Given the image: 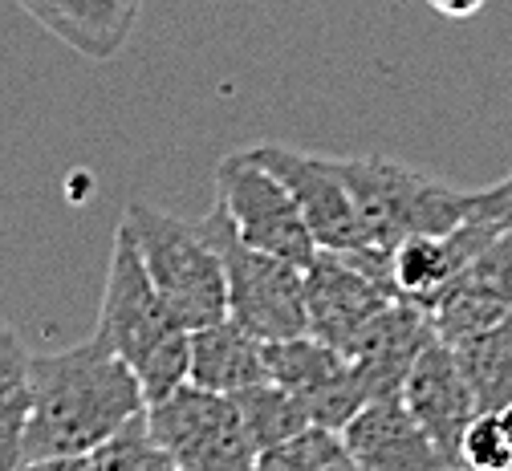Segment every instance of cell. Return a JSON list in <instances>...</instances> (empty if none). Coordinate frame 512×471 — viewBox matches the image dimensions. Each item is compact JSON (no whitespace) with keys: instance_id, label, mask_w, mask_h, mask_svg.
Here are the masks:
<instances>
[{"instance_id":"obj_1","label":"cell","mask_w":512,"mask_h":471,"mask_svg":"<svg viewBox=\"0 0 512 471\" xmlns=\"http://www.w3.org/2000/svg\"><path fill=\"white\" fill-rule=\"evenodd\" d=\"M143 411L135 370L98 333L70 350L33 354L21 467H70Z\"/></svg>"},{"instance_id":"obj_2","label":"cell","mask_w":512,"mask_h":471,"mask_svg":"<svg viewBox=\"0 0 512 471\" xmlns=\"http://www.w3.org/2000/svg\"><path fill=\"white\" fill-rule=\"evenodd\" d=\"M94 333L135 370L147 402H159L187 382L191 329H183L159 301L126 224H118L114 232Z\"/></svg>"},{"instance_id":"obj_3","label":"cell","mask_w":512,"mask_h":471,"mask_svg":"<svg viewBox=\"0 0 512 471\" xmlns=\"http://www.w3.org/2000/svg\"><path fill=\"white\" fill-rule=\"evenodd\" d=\"M122 224L135 236V248L143 256V268L159 301L183 329H200L208 321L228 317L224 260L200 224L159 212L143 204V199L126 204Z\"/></svg>"},{"instance_id":"obj_4","label":"cell","mask_w":512,"mask_h":471,"mask_svg":"<svg viewBox=\"0 0 512 471\" xmlns=\"http://www.w3.org/2000/svg\"><path fill=\"white\" fill-rule=\"evenodd\" d=\"M342 175L366 244L395 248L415 232H452L468 220V191L399 159L354 155L342 159Z\"/></svg>"},{"instance_id":"obj_5","label":"cell","mask_w":512,"mask_h":471,"mask_svg":"<svg viewBox=\"0 0 512 471\" xmlns=\"http://www.w3.org/2000/svg\"><path fill=\"white\" fill-rule=\"evenodd\" d=\"M204 236L216 244L224 260V285H228V317L248 329L256 342H281L309 333L305 317V268L261 252L236 236L224 208L216 204L200 220Z\"/></svg>"},{"instance_id":"obj_6","label":"cell","mask_w":512,"mask_h":471,"mask_svg":"<svg viewBox=\"0 0 512 471\" xmlns=\"http://www.w3.org/2000/svg\"><path fill=\"white\" fill-rule=\"evenodd\" d=\"M391 301H399V289L391 281V248L382 244L317 248L305 264L309 333L342 354Z\"/></svg>"},{"instance_id":"obj_7","label":"cell","mask_w":512,"mask_h":471,"mask_svg":"<svg viewBox=\"0 0 512 471\" xmlns=\"http://www.w3.org/2000/svg\"><path fill=\"white\" fill-rule=\"evenodd\" d=\"M147 431L175 471H248L256 451L244 435L232 394L183 382L159 402H147Z\"/></svg>"},{"instance_id":"obj_8","label":"cell","mask_w":512,"mask_h":471,"mask_svg":"<svg viewBox=\"0 0 512 471\" xmlns=\"http://www.w3.org/2000/svg\"><path fill=\"white\" fill-rule=\"evenodd\" d=\"M216 204L224 208L236 236L261 252H273L293 264H309L317 252V240L293 204L289 187L248 151H232L216 167Z\"/></svg>"},{"instance_id":"obj_9","label":"cell","mask_w":512,"mask_h":471,"mask_svg":"<svg viewBox=\"0 0 512 471\" xmlns=\"http://www.w3.org/2000/svg\"><path fill=\"white\" fill-rule=\"evenodd\" d=\"M256 163H265L293 195V204L301 208L317 248H354L366 244L362 240V224H358V208L354 195L346 187L342 175V159L330 155H309L285 143H256L244 147Z\"/></svg>"},{"instance_id":"obj_10","label":"cell","mask_w":512,"mask_h":471,"mask_svg":"<svg viewBox=\"0 0 512 471\" xmlns=\"http://www.w3.org/2000/svg\"><path fill=\"white\" fill-rule=\"evenodd\" d=\"M403 402L423 427V435L435 443L443 467H460V439L480 415V407L452 346H443L439 338L423 346V354L403 378Z\"/></svg>"},{"instance_id":"obj_11","label":"cell","mask_w":512,"mask_h":471,"mask_svg":"<svg viewBox=\"0 0 512 471\" xmlns=\"http://www.w3.org/2000/svg\"><path fill=\"white\" fill-rule=\"evenodd\" d=\"M342 443L358 471H431L443 467L435 443L423 435L403 394L370 398L342 427Z\"/></svg>"},{"instance_id":"obj_12","label":"cell","mask_w":512,"mask_h":471,"mask_svg":"<svg viewBox=\"0 0 512 471\" xmlns=\"http://www.w3.org/2000/svg\"><path fill=\"white\" fill-rule=\"evenodd\" d=\"M492 232H496V224L468 216L452 232H415V236L399 240L391 248V281H395L399 297L427 309L464 273L468 260L488 244Z\"/></svg>"},{"instance_id":"obj_13","label":"cell","mask_w":512,"mask_h":471,"mask_svg":"<svg viewBox=\"0 0 512 471\" xmlns=\"http://www.w3.org/2000/svg\"><path fill=\"white\" fill-rule=\"evenodd\" d=\"M435 342V329L427 321V309H419L415 301H391L350 346V362L362 370L366 386L374 398L382 394H403V378L411 370V362L423 354V346Z\"/></svg>"},{"instance_id":"obj_14","label":"cell","mask_w":512,"mask_h":471,"mask_svg":"<svg viewBox=\"0 0 512 471\" xmlns=\"http://www.w3.org/2000/svg\"><path fill=\"white\" fill-rule=\"evenodd\" d=\"M61 45L90 61H110L131 41L143 0H17Z\"/></svg>"},{"instance_id":"obj_15","label":"cell","mask_w":512,"mask_h":471,"mask_svg":"<svg viewBox=\"0 0 512 471\" xmlns=\"http://www.w3.org/2000/svg\"><path fill=\"white\" fill-rule=\"evenodd\" d=\"M187 382L216 390V394H236V390H248L256 382H269L265 342H256L232 317L191 329Z\"/></svg>"},{"instance_id":"obj_16","label":"cell","mask_w":512,"mask_h":471,"mask_svg":"<svg viewBox=\"0 0 512 471\" xmlns=\"http://www.w3.org/2000/svg\"><path fill=\"white\" fill-rule=\"evenodd\" d=\"M452 350L480 411H500L504 402H512V309Z\"/></svg>"},{"instance_id":"obj_17","label":"cell","mask_w":512,"mask_h":471,"mask_svg":"<svg viewBox=\"0 0 512 471\" xmlns=\"http://www.w3.org/2000/svg\"><path fill=\"white\" fill-rule=\"evenodd\" d=\"M29 346L21 333L0 321V471L21 467V435L29 419Z\"/></svg>"},{"instance_id":"obj_18","label":"cell","mask_w":512,"mask_h":471,"mask_svg":"<svg viewBox=\"0 0 512 471\" xmlns=\"http://www.w3.org/2000/svg\"><path fill=\"white\" fill-rule=\"evenodd\" d=\"M236 411H240V423H244V435L252 443V451L261 455L277 443H285L289 435H297L301 427H309V411L297 394H289L285 386H277L273 378L269 382H256L248 390H236L232 394Z\"/></svg>"},{"instance_id":"obj_19","label":"cell","mask_w":512,"mask_h":471,"mask_svg":"<svg viewBox=\"0 0 512 471\" xmlns=\"http://www.w3.org/2000/svg\"><path fill=\"white\" fill-rule=\"evenodd\" d=\"M512 305L496 301L492 293H484L480 285H472L468 277H456L431 305H427V321L435 329V338L443 346H460L468 338H476L480 329L496 325Z\"/></svg>"},{"instance_id":"obj_20","label":"cell","mask_w":512,"mask_h":471,"mask_svg":"<svg viewBox=\"0 0 512 471\" xmlns=\"http://www.w3.org/2000/svg\"><path fill=\"white\" fill-rule=\"evenodd\" d=\"M256 467L261 471H350L354 459L342 443V431L309 423L297 435H289L285 443L256 455Z\"/></svg>"},{"instance_id":"obj_21","label":"cell","mask_w":512,"mask_h":471,"mask_svg":"<svg viewBox=\"0 0 512 471\" xmlns=\"http://www.w3.org/2000/svg\"><path fill=\"white\" fill-rule=\"evenodd\" d=\"M70 467H82V471H175L171 459L155 447V439L147 431V411L135 415L131 423H122L106 443L78 455Z\"/></svg>"},{"instance_id":"obj_22","label":"cell","mask_w":512,"mask_h":471,"mask_svg":"<svg viewBox=\"0 0 512 471\" xmlns=\"http://www.w3.org/2000/svg\"><path fill=\"white\" fill-rule=\"evenodd\" d=\"M460 467H476V471H508L512 467V447L508 435L500 427L496 411H480L464 439H460Z\"/></svg>"},{"instance_id":"obj_23","label":"cell","mask_w":512,"mask_h":471,"mask_svg":"<svg viewBox=\"0 0 512 471\" xmlns=\"http://www.w3.org/2000/svg\"><path fill=\"white\" fill-rule=\"evenodd\" d=\"M460 277H468L472 285H480L496 301L512 305V228H496L488 236V244L468 260V268Z\"/></svg>"},{"instance_id":"obj_24","label":"cell","mask_w":512,"mask_h":471,"mask_svg":"<svg viewBox=\"0 0 512 471\" xmlns=\"http://www.w3.org/2000/svg\"><path fill=\"white\" fill-rule=\"evenodd\" d=\"M468 216L496 228H512V175L484 191H468Z\"/></svg>"},{"instance_id":"obj_25","label":"cell","mask_w":512,"mask_h":471,"mask_svg":"<svg viewBox=\"0 0 512 471\" xmlns=\"http://www.w3.org/2000/svg\"><path fill=\"white\" fill-rule=\"evenodd\" d=\"M427 5L447 21H468L488 5V0H427Z\"/></svg>"},{"instance_id":"obj_26","label":"cell","mask_w":512,"mask_h":471,"mask_svg":"<svg viewBox=\"0 0 512 471\" xmlns=\"http://www.w3.org/2000/svg\"><path fill=\"white\" fill-rule=\"evenodd\" d=\"M496 415H500V427H504V435H508V447H512V402H504V407H500Z\"/></svg>"}]
</instances>
